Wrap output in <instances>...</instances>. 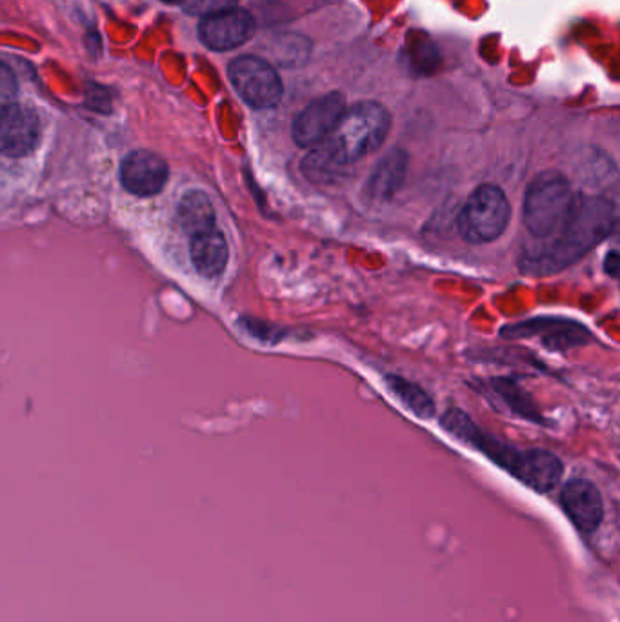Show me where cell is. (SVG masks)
Listing matches in <instances>:
<instances>
[{
	"instance_id": "obj_1",
	"label": "cell",
	"mask_w": 620,
	"mask_h": 622,
	"mask_svg": "<svg viewBox=\"0 0 620 622\" xmlns=\"http://www.w3.org/2000/svg\"><path fill=\"white\" fill-rule=\"evenodd\" d=\"M616 228L617 207L610 199L579 195L563 226L546 244L524 255L521 270L526 276H554L582 259Z\"/></svg>"
},
{
	"instance_id": "obj_2",
	"label": "cell",
	"mask_w": 620,
	"mask_h": 622,
	"mask_svg": "<svg viewBox=\"0 0 620 622\" xmlns=\"http://www.w3.org/2000/svg\"><path fill=\"white\" fill-rule=\"evenodd\" d=\"M392 128V115L383 104L364 100L346 108L321 144H317L302 162V172L311 182L341 172L342 168L352 167L384 144Z\"/></svg>"
},
{
	"instance_id": "obj_3",
	"label": "cell",
	"mask_w": 620,
	"mask_h": 622,
	"mask_svg": "<svg viewBox=\"0 0 620 622\" xmlns=\"http://www.w3.org/2000/svg\"><path fill=\"white\" fill-rule=\"evenodd\" d=\"M440 425L450 436L482 451L496 467L504 468L510 475L535 492H552L563 478V462L546 450H517L488 436L473 420L460 410H450L440 419Z\"/></svg>"
},
{
	"instance_id": "obj_4",
	"label": "cell",
	"mask_w": 620,
	"mask_h": 622,
	"mask_svg": "<svg viewBox=\"0 0 620 622\" xmlns=\"http://www.w3.org/2000/svg\"><path fill=\"white\" fill-rule=\"evenodd\" d=\"M568 176L557 170L538 173L526 190L523 218L527 232L537 239H548L563 226L577 203Z\"/></svg>"
},
{
	"instance_id": "obj_5",
	"label": "cell",
	"mask_w": 620,
	"mask_h": 622,
	"mask_svg": "<svg viewBox=\"0 0 620 622\" xmlns=\"http://www.w3.org/2000/svg\"><path fill=\"white\" fill-rule=\"evenodd\" d=\"M512 221V204L495 184H482L471 193L459 213V234L470 244L499 239Z\"/></svg>"
},
{
	"instance_id": "obj_6",
	"label": "cell",
	"mask_w": 620,
	"mask_h": 622,
	"mask_svg": "<svg viewBox=\"0 0 620 622\" xmlns=\"http://www.w3.org/2000/svg\"><path fill=\"white\" fill-rule=\"evenodd\" d=\"M228 75L235 92L252 108H274L285 94L279 73L264 58L252 55L235 58L229 64Z\"/></svg>"
},
{
	"instance_id": "obj_7",
	"label": "cell",
	"mask_w": 620,
	"mask_h": 622,
	"mask_svg": "<svg viewBox=\"0 0 620 622\" xmlns=\"http://www.w3.org/2000/svg\"><path fill=\"white\" fill-rule=\"evenodd\" d=\"M346 111V99L339 92L322 95L308 104L295 119L291 136L299 148H316L330 136Z\"/></svg>"
},
{
	"instance_id": "obj_8",
	"label": "cell",
	"mask_w": 620,
	"mask_h": 622,
	"mask_svg": "<svg viewBox=\"0 0 620 622\" xmlns=\"http://www.w3.org/2000/svg\"><path fill=\"white\" fill-rule=\"evenodd\" d=\"M501 333L506 339L541 337L544 346L552 352H568L571 347L589 343L591 339V333L582 324L560 317H538L506 326Z\"/></svg>"
},
{
	"instance_id": "obj_9",
	"label": "cell",
	"mask_w": 620,
	"mask_h": 622,
	"mask_svg": "<svg viewBox=\"0 0 620 622\" xmlns=\"http://www.w3.org/2000/svg\"><path fill=\"white\" fill-rule=\"evenodd\" d=\"M39 115L22 104H6L0 108V153L6 157H26L41 142Z\"/></svg>"
},
{
	"instance_id": "obj_10",
	"label": "cell",
	"mask_w": 620,
	"mask_h": 622,
	"mask_svg": "<svg viewBox=\"0 0 620 622\" xmlns=\"http://www.w3.org/2000/svg\"><path fill=\"white\" fill-rule=\"evenodd\" d=\"M170 170L162 157L151 151H133L120 167V182L135 197H156L164 190Z\"/></svg>"
},
{
	"instance_id": "obj_11",
	"label": "cell",
	"mask_w": 620,
	"mask_h": 622,
	"mask_svg": "<svg viewBox=\"0 0 620 622\" xmlns=\"http://www.w3.org/2000/svg\"><path fill=\"white\" fill-rule=\"evenodd\" d=\"M255 21L252 13L240 8L223 11L218 15L207 17L199 26L201 41L215 52H229L243 46L254 36Z\"/></svg>"
},
{
	"instance_id": "obj_12",
	"label": "cell",
	"mask_w": 620,
	"mask_h": 622,
	"mask_svg": "<svg viewBox=\"0 0 620 622\" xmlns=\"http://www.w3.org/2000/svg\"><path fill=\"white\" fill-rule=\"evenodd\" d=\"M560 504L575 528L582 534H594L605 517V504L599 490L585 479H574L564 484Z\"/></svg>"
},
{
	"instance_id": "obj_13",
	"label": "cell",
	"mask_w": 620,
	"mask_h": 622,
	"mask_svg": "<svg viewBox=\"0 0 620 622\" xmlns=\"http://www.w3.org/2000/svg\"><path fill=\"white\" fill-rule=\"evenodd\" d=\"M193 268L204 279H217L223 276L229 260V248L223 232L217 228L207 229L193 235L190 243Z\"/></svg>"
},
{
	"instance_id": "obj_14",
	"label": "cell",
	"mask_w": 620,
	"mask_h": 622,
	"mask_svg": "<svg viewBox=\"0 0 620 622\" xmlns=\"http://www.w3.org/2000/svg\"><path fill=\"white\" fill-rule=\"evenodd\" d=\"M408 164L406 151L392 150L386 153L367 179V193L375 201H389L404 186L408 175Z\"/></svg>"
},
{
	"instance_id": "obj_15",
	"label": "cell",
	"mask_w": 620,
	"mask_h": 622,
	"mask_svg": "<svg viewBox=\"0 0 620 622\" xmlns=\"http://www.w3.org/2000/svg\"><path fill=\"white\" fill-rule=\"evenodd\" d=\"M177 221L182 232L193 237L215 228V207L206 193L199 190L188 192L177 207Z\"/></svg>"
},
{
	"instance_id": "obj_16",
	"label": "cell",
	"mask_w": 620,
	"mask_h": 622,
	"mask_svg": "<svg viewBox=\"0 0 620 622\" xmlns=\"http://www.w3.org/2000/svg\"><path fill=\"white\" fill-rule=\"evenodd\" d=\"M386 383H388V388L392 389V394L395 395L409 411H414L420 419H431V417H434V400H431V397H429L420 386L409 383V380L403 379V377H397V375H388Z\"/></svg>"
},
{
	"instance_id": "obj_17",
	"label": "cell",
	"mask_w": 620,
	"mask_h": 622,
	"mask_svg": "<svg viewBox=\"0 0 620 622\" xmlns=\"http://www.w3.org/2000/svg\"><path fill=\"white\" fill-rule=\"evenodd\" d=\"M491 388L495 392L496 397L502 400V405L513 414L526 417L530 420L538 419L537 410L533 406L532 397L524 394V389L519 384L512 383L510 379L491 380Z\"/></svg>"
},
{
	"instance_id": "obj_18",
	"label": "cell",
	"mask_w": 620,
	"mask_h": 622,
	"mask_svg": "<svg viewBox=\"0 0 620 622\" xmlns=\"http://www.w3.org/2000/svg\"><path fill=\"white\" fill-rule=\"evenodd\" d=\"M181 4L188 15L207 19V17L218 15L223 11L237 8V0H182Z\"/></svg>"
},
{
	"instance_id": "obj_19",
	"label": "cell",
	"mask_w": 620,
	"mask_h": 622,
	"mask_svg": "<svg viewBox=\"0 0 620 622\" xmlns=\"http://www.w3.org/2000/svg\"><path fill=\"white\" fill-rule=\"evenodd\" d=\"M17 95V83L15 77L11 69L6 66L4 63H0V108L10 104Z\"/></svg>"
},
{
	"instance_id": "obj_20",
	"label": "cell",
	"mask_w": 620,
	"mask_h": 622,
	"mask_svg": "<svg viewBox=\"0 0 620 622\" xmlns=\"http://www.w3.org/2000/svg\"><path fill=\"white\" fill-rule=\"evenodd\" d=\"M619 268H620V259L619 254H617L616 249L610 251V255L606 257L605 260V270L610 274L611 277L619 276Z\"/></svg>"
},
{
	"instance_id": "obj_21",
	"label": "cell",
	"mask_w": 620,
	"mask_h": 622,
	"mask_svg": "<svg viewBox=\"0 0 620 622\" xmlns=\"http://www.w3.org/2000/svg\"><path fill=\"white\" fill-rule=\"evenodd\" d=\"M168 4H181L182 0H164Z\"/></svg>"
}]
</instances>
